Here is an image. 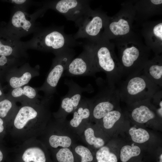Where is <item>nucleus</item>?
<instances>
[{"mask_svg": "<svg viewBox=\"0 0 162 162\" xmlns=\"http://www.w3.org/2000/svg\"><path fill=\"white\" fill-rule=\"evenodd\" d=\"M4 122L1 118H0V134L3 132L4 130Z\"/></svg>", "mask_w": 162, "mask_h": 162, "instance_id": "2f4dec72", "label": "nucleus"}, {"mask_svg": "<svg viewBox=\"0 0 162 162\" xmlns=\"http://www.w3.org/2000/svg\"><path fill=\"white\" fill-rule=\"evenodd\" d=\"M140 152V148L137 146L124 145L120 150V160L122 162H126L131 158L139 155Z\"/></svg>", "mask_w": 162, "mask_h": 162, "instance_id": "393cba45", "label": "nucleus"}, {"mask_svg": "<svg viewBox=\"0 0 162 162\" xmlns=\"http://www.w3.org/2000/svg\"><path fill=\"white\" fill-rule=\"evenodd\" d=\"M118 90L120 100L128 105L150 99L160 87L141 72L127 78Z\"/></svg>", "mask_w": 162, "mask_h": 162, "instance_id": "39448f33", "label": "nucleus"}, {"mask_svg": "<svg viewBox=\"0 0 162 162\" xmlns=\"http://www.w3.org/2000/svg\"><path fill=\"white\" fill-rule=\"evenodd\" d=\"M2 94V92L0 90V96H1Z\"/></svg>", "mask_w": 162, "mask_h": 162, "instance_id": "c9c22d12", "label": "nucleus"}, {"mask_svg": "<svg viewBox=\"0 0 162 162\" xmlns=\"http://www.w3.org/2000/svg\"><path fill=\"white\" fill-rule=\"evenodd\" d=\"M135 16L134 6L130 4H124L118 14L109 17L102 37L114 40L130 34L132 32V23Z\"/></svg>", "mask_w": 162, "mask_h": 162, "instance_id": "423d86ee", "label": "nucleus"}, {"mask_svg": "<svg viewBox=\"0 0 162 162\" xmlns=\"http://www.w3.org/2000/svg\"><path fill=\"white\" fill-rule=\"evenodd\" d=\"M64 83L68 87V91L66 95L62 97L58 111L53 113L55 118H66L68 115L73 113L78 107L82 98V93L93 91L91 86L82 87L72 80L66 79Z\"/></svg>", "mask_w": 162, "mask_h": 162, "instance_id": "1a4fd4ad", "label": "nucleus"}, {"mask_svg": "<svg viewBox=\"0 0 162 162\" xmlns=\"http://www.w3.org/2000/svg\"><path fill=\"white\" fill-rule=\"evenodd\" d=\"M16 4H22L25 2V0H13L11 1Z\"/></svg>", "mask_w": 162, "mask_h": 162, "instance_id": "473e14b6", "label": "nucleus"}, {"mask_svg": "<svg viewBox=\"0 0 162 162\" xmlns=\"http://www.w3.org/2000/svg\"><path fill=\"white\" fill-rule=\"evenodd\" d=\"M18 148L22 152L24 162H46L48 149L38 138H32L21 143Z\"/></svg>", "mask_w": 162, "mask_h": 162, "instance_id": "2eb2a0df", "label": "nucleus"}, {"mask_svg": "<svg viewBox=\"0 0 162 162\" xmlns=\"http://www.w3.org/2000/svg\"><path fill=\"white\" fill-rule=\"evenodd\" d=\"M124 118L120 108L114 110L106 114L97 123L103 130L109 136L110 131L118 121Z\"/></svg>", "mask_w": 162, "mask_h": 162, "instance_id": "aec40b11", "label": "nucleus"}, {"mask_svg": "<svg viewBox=\"0 0 162 162\" xmlns=\"http://www.w3.org/2000/svg\"><path fill=\"white\" fill-rule=\"evenodd\" d=\"M114 40L122 68V77L128 78L140 73L149 59L150 50L132 32Z\"/></svg>", "mask_w": 162, "mask_h": 162, "instance_id": "f03ea898", "label": "nucleus"}, {"mask_svg": "<svg viewBox=\"0 0 162 162\" xmlns=\"http://www.w3.org/2000/svg\"><path fill=\"white\" fill-rule=\"evenodd\" d=\"M126 114L134 122L144 124L158 121L161 118L150 99L141 100L128 104Z\"/></svg>", "mask_w": 162, "mask_h": 162, "instance_id": "4468645a", "label": "nucleus"}, {"mask_svg": "<svg viewBox=\"0 0 162 162\" xmlns=\"http://www.w3.org/2000/svg\"><path fill=\"white\" fill-rule=\"evenodd\" d=\"M142 34L146 46L156 55L162 52V22L161 21L146 22L143 25Z\"/></svg>", "mask_w": 162, "mask_h": 162, "instance_id": "f3484780", "label": "nucleus"}, {"mask_svg": "<svg viewBox=\"0 0 162 162\" xmlns=\"http://www.w3.org/2000/svg\"><path fill=\"white\" fill-rule=\"evenodd\" d=\"M75 55L72 48H68L57 53L44 86V89L47 94H51L55 92L60 79Z\"/></svg>", "mask_w": 162, "mask_h": 162, "instance_id": "f8f14e48", "label": "nucleus"}, {"mask_svg": "<svg viewBox=\"0 0 162 162\" xmlns=\"http://www.w3.org/2000/svg\"><path fill=\"white\" fill-rule=\"evenodd\" d=\"M109 135L97 123L90 122L79 136L81 140L92 149L97 150L106 144Z\"/></svg>", "mask_w": 162, "mask_h": 162, "instance_id": "dca6fc26", "label": "nucleus"}, {"mask_svg": "<svg viewBox=\"0 0 162 162\" xmlns=\"http://www.w3.org/2000/svg\"><path fill=\"white\" fill-rule=\"evenodd\" d=\"M71 148L73 155L80 158V162H92L93 160V151L87 146L76 143Z\"/></svg>", "mask_w": 162, "mask_h": 162, "instance_id": "4be33fe9", "label": "nucleus"}, {"mask_svg": "<svg viewBox=\"0 0 162 162\" xmlns=\"http://www.w3.org/2000/svg\"><path fill=\"white\" fill-rule=\"evenodd\" d=\"M48 150L71 148L80 140L79 136L70 128L66 118L51 119L38 138Z\"/></svg>", "mask_w": 162, "mask_h": 162, "instance_id": "20e7f679", "label": "nucleus"}, {"mask_svg": "<svg viewBox=\"0 0 162 162\" xmlns=\"http://www.w3.org/2000/svg\"><path fill=\"white\" fill-rule=\"evenodd\" d=\"M12 95L15 98L25 96L30 99L34 98L36 95L35 90L29 86H25L14 88L11 92Z\"/></svg>", "mask_w": 162, "mask_h": 162, "instance_id": "a878e982", "label": "nucleus"}, {"mask_svg": "<svg viewBox=\"0 0 162 162\" xmlns=\"http://www.w3.org/2000/svg\"><path fill=\"white\" fill-rule=\"evenodd\" d=\"M3 154L1 150H0V162H1L3 158Z\"/></svg>", "mask_w": 162, "mask_h": 162, "instance_id": "72a5a7b5", "label": "nucleus"}, {"mask_svg": "<svg viewBox=\"0 0 162 162\" xmlns=\"http://www.w3.org/2000/svg\"><path fill=\"white\" fill-rule=\"evenodd\" d=\"M109 17L99 10L92 9L76 26L77 32L73 36L76 40L85 38L88 40H94L102 37Z\"/></svg>", "mask_w": 162, "mask_h": 162, "instance_id": "6e6552de", "label": "nucleus"}, {"mask_svg": "<svg viewBox=\"0 0 162 162\" xmlns=\"http://www.w3.org/2000/svg\"><path fill=\"white\" fill-rule=\"evenodd\" d=\"M7 40L0 38V56H9L13 52L14 47L11 43Z\"/></svg>", "mask_w": 162, "mask_h": 162, "instance_id": "c85d7f7f", "label": "nucleus"}, {"mask_svg": "<svg viewBox=\"0 0 162 162\" xmlns=\"http://www.w3.org/2000/svg\"><path fill=\"white\" fill-rule=\"evenodd\" d=\"M142 74L160 88L162 86V57L156 55L149 59L141 71Z\"/></svg>", "mask_w": 162, "mask_h": 162, "instance_id": "6ab92c4d", "label": "nucleus"}, {"mask_svg": "<svg viewBox=\"0 0 162 162\" xmlns=\"http://www.w3.org/2000/svg\"><path fill=\"white\" fill-rule=\"evenodd\" d=\"M90 100L92 122L97 123L110 112L119 108V94L115 86L108 85Z\"/></svg>", "mask_w": 162, "mask_h": 162, "instance_id": "0eeeda50", "label": "nucleus"}, {"mask_svg": "<svg viewBox=\"0 0 162 162\" xmlns=\"http://www.w3.org/2000/svg\"><path fill=\"white\" fill-rule=\"evenodd\" d=\"M150 99L152 100V103L151 102L156 108L158 115L161 118L162 117V90H160L157 91Z\"/></svg>", "mask_w": 162, "mask_h": 162, "instance_id": "c756f323", "label": "nucleus"}, {"mask_svg": "<svg viewBox=\"0 0 162 162\" xmlns=\"http://www.w3.org/2000/svg\"><path fill=\"white\" fill-rule=\"evenodd\" d=\"M84 47L82 52L70 61L62 76H94L98 72L91 48L87 43Z\"/></svg>", "mask_w": 162, "mask_h": 162, "instance_id": "9d476101", "label": "nucleus"}, {"mask_svg": "<svg viewBox=\"0 0 162 162\" xmlns=\"http://www.w3.org/2000/svg\"><path fill=\"white\" fill-rule=\"evenodd\" d=\"M73 113V118L68 121V124L79 137L85 127L91 122V106L90 99L82 98Z\"/></svg>", "mask_w": 162, "mask_h": 162, "instance_id": "a211bd4d", "label": "nucleus"}, {"mask_svg": "<svg viewBox=\"0 0 162 162\" xmlns=\"http://www.w3.org/2000/svg\"><path fill=\"white\" fill-rule=\"evenodd\" d=\"M112 149L110 143L108 142L97 150L95 153L97 162H117V157Z\"/></svg>", "mask_w": 162, "mask_h": 162, "instance_id": "412c9836", "label": "nucleus"}, {"mask_svg": "<svg viewBox=\"0 0 162 162\" xmlns=\"http://www.w3.org/2000/svg\"><path fill=\"white\" fill-rule=\"evenodd\" d=\"M26 16L25 14L22 11L16 12L11 20L13 25L16 28L28 31L30 28L32 24Z\"/></svg>", "mask_w": 162, "mask_h": 162, "instance_id": "5701e85b", "label": "nucleus"}, {"mask_svg": "<svg viewBox=\"0 0 162 162\" xmlns=\"http://www.w3.org/2000/svg\"><path fill=\"white\" fill-rule=\"evenodd\" d=\"M92 50L98 72H104L108 85L115 86L122 77V68L115 52L114 43L102 37L87 43Z\"/></svg>", "mask_w": 162, "mask_h": 162, "instance_id": "7ed1b4c3", "label": "nucleus"}, {"mask_svg": "<svg viewBox=\"0 0 162 162\" xmlns=\"http://www.w3.org/2000/svg\"><path fill=\"white\" fill-rule=\"evenodd\" d=\"M49 99L37 106L23 105L20 107L10 124L13 139L20 143L28 140L38 138L51 120Z\"/></svg>", "mask_w": 162, "mask_h": 162, "instance_id": "f257e3e1", "label": "nucleus"}, {"mask_svg": "<svg viewBox=\"0 0 162 162\" xmlns=\"http://www.w3.org/2000/svg\"><path fill=\"white\" fill-rule=\"evenodd\" d=\"M132 140L134 142L141 144L147 141L150 138L148 132L144 129L131 127L128 131Z\"/></svg>", "mask_w": 162, "mask_h": 162, "instance_id": "b1692460", "label": "nucleus"}, {"mask_svg": "<svg viewBox=\"0 0 162 162\" xmlns=\"http://www.w3.org/2000/svg\"><path fill=\"white\" fill-rule=\"evenodd\" d=\"M54 7L67 20L74 22L76 26L92 10L89 1L86 0H59Z\"/></svg>", "mask_w": 162, "mask_h": 162, "instance_id": "ddd939ff", "label": "nucleus"}, {"mask_svg": "<svg viewBox=\"0 0 162 162\" xmlns=\"http://www.w3.org/2000/svg\"><path fill=\"white\" fill-rule=\"evenodd\" d=\"M160 162H162V154H161L160 156Z\"/></svg>", "mask_w": 162, "mask_h": 162, "instance_id": "f704fd0d", "label": "nucleus"}, {"mask_svg": "<svg viewBox=\"0 0 162 162\" xmlns=\"http://www.w3.org/2000/svg\"><path fill=\"white\" fill-rule=\"evenodd\" d=\"M14 104L8 99H4L0 102V118L6 117L12 111H17Z\"/></svg>", "mask_w": 162, "mask_h": 162, "instance_id": "cd10ccee", "label": "nucleus"}, {"mask_svg": "<svg viewBox=\"0 0 162 162\" xmlns=\"http://www.w3.org/2000/svg\"><path fill=\"white\" fill-rule=\"evenodd\" d=\"M32 77L31 73L28 72L24 73L20 77L13 76L10 80V85L14 88L22 86L28 83Z\"/></svg>", "mask_w": 162, "mask_h": 162, "instance_id": "bb28decb", "label": "nucleus"}, {"mask_svg": "<svg viewBox=\"0 0 162 162\" xmlns=\"http://www.w3.org/2000/svg\"><path fill=\"white\" fill-rule=\"evenodd\" d=\"M81 44L76 41L72 35L66 34L62 28L46 32L40 37L38 43V46L41 49L55 51L57 53Z\"/></svg>", "mask_w": 162, "mask_h": 162, "instance_id": "9b49d317", "label": "nucleus"}, {"mask_svg": "<svg viewBox=\"0 0 162 162\" xmlns=\"http://www.w3.org/2000/svg\"><path fill=\"white\" fill-rule=\"evenodd\" d=\"M7 62V59L6 56H2L0 57V66H2L6 64Z\"/></svg>", "mask_w": 162, "mask_h": 162, "instance_id": "7c9ffc66", "label": "nucleus"}]
</instances>
